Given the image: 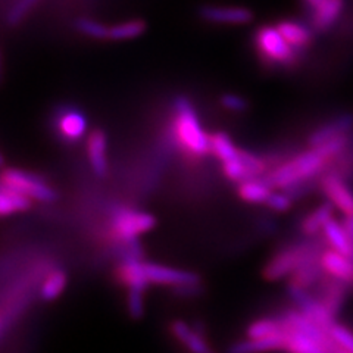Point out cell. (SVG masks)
<instances>
[{
  "label": "cell",
  "mask_w": 353,
  "mask_h": 353,
  "mask_svg": "<svg viewBox=\"0 0 353 353\" xmlns=\"http://www.w3.org/2000/svg\"><path fill=\"white\" fill-rule=\"evenodd\" d=\"M117 275L125 287H143V289H148L150 284L168 285L172 289L181 284L201 281V275L193 271L146 262L143 259L123 261L117 270Z\"/></svg>",
  "instance_id": "obj_1"
},
{
  "label": "cell",
  "mask_w": 353,
  "mask_h": 353,
  "mask_svg": "<svg viewBox=\"0 0 353 353\" xmlns=\"http://www.w3.org/2000/svg\"><path fill=\"white\" fill-rule=\"evenodd\" d=\"M330 162L331 159L321 150L311 148L307 152L296 154L292 159L280 163L263 179L271 184L272 189L290 190L311 183L312 179L325 171Z\"/></svg>",
  "instance_id": "obj_2"
},
{
  "label": "cell",
  "mask_w": 353,
  "mask_h": 353,
  "mask_svg": "<svg viewBox=\"0 0 353 353\" xmlns=\"http://www.w3.org/2000/svg\"><path fill=\"white\" fill-rule=\"evenodd\" d=\"M327 249L324 237H306L303 241L293 243V245L283 248L268 261L263 268V277L268 281H279L306 267L309 263L321 261V255Z\"/></svg>",
  "instance_id": "obj_3"
},
{
  "label": "cell",
  "mask_w": 353,
  "mask_h": 353,
  "mask_svg": "<svg viewBox=\"0 0 353 353\" xmlns=\"http://www.w3.org/2000/svg\"><path fill=\"white\" fill-rule=\"evenodd\" d=\"M172 130L176 143L187 154L201 158L211 153V136L206 134L193 103L185 96L174 101Z\"/></svg>",
  "instance_id": "obj_4"
},
{
  "label": "cell",
  "mask_w": 353,
  "mask_h": 353,
  "mask_svg": "<svg viewBox=\"0 0 353 353\" xmlns=\"http://www.w3.org/2000/svg\"><path fill=\"white\" fill-rule=\"evenodd\" d=\"M253 44L259 58L270 65L290 66L297 59V50L287 43L277 26L259 27L255 31Z\"/></svg>",
  "instance_id": "obj_5"
},
{
  "label": "cell",
  "mask_w": 353,
  "mask_h": 353,
  "mask_svg": "<svg viewBox=\"0 0 353 353\" xmlns=\"http://www.w3.org/2000/svg\"><path fill=\"white\" fill-rule=\"evenodd\" d=\"M157 225V218L149 212L130 208H118L110 221V233L117 241L136 240Z\"/></svg>",
  "instance_id": "obj_6"
},
{
  "label": "cell",
  "mask_w": 353,
  "mask_h": 353,
  "mask_svg": "<svg viewBox=\"0 0 353 353\" xmlns=\"http://www.w3.org/2000/svg\"><path fill=\"white\" fill-rule=\"evenodd\" d=\"M2 184L28 196L31 201L43 203L54 202L58 197L53 187L44 181L41 176L24 170L6 168L2 174Z\"/></svg>",
  "instance_id": "obj_7"
},
{
  "label": "cell",
  "mask_w": 353,
  "mask_h": 353,
  "mask_svg": "<svg viewBox=\"0 0 353 353\" xmlns=\"http://www.w3.org/2000/svg\"><path fill=\"white\" fill-rule=\"evenodd\" d=\"M287 290H289V294L296 307L311 319H314V321L318 325H321L324 330L328 331L330 327L337 321V318L327 311V307L312 293V290H306L293 284L287 285Z\"/></svg>",
  "instance_id": "obj_8"
},
{
  "label": "cell",
  "mask_w": 353,
  "mask_h": 353,
  "mask_svg": "<svg viewBox=\"0 0 353 353\" xmlns=\"http://www.w3.org/2000/svg\"><path fill=\"white\" fill-rule=\"evenodd\" d=\"M319 187L327 201L345 216L353 215V190L340 172L324 174L319 180Z\"/></svg>",
  "instance_id": "obj_9"
},
{
  "label": "cell",
  "mask_w": 353,
  "mask_h": 353,
  "mask_svg": "<svg viewBox=\"0 0 353 353\" xmlns=\"http://www.w3.org/2000/svg\"><path fill=\"white\" fill-rule=\"evenodd\" d=\"M267 170V162L258 154L246 150H240L239 157L233 161L223 163V172L228 180L234 183H243L250 179H256Z\"/></svg>",
  "instance_id": "obj_10"
},
{
  "label": "cell",
  "mask_w": 353,
  "mask_h": 353,
  "mask_svg": "<svg viewBox=\"0 0 353 353\" xmlns=\"http://www.w3.org/2000/svg\"><path fill=\"white\" fill-rule=\"evenodd\" d=\"M350 290L352 287H349L346 283L325 274L323 280L314 287L312 293L323 302V305L327 307V311L337 318Z\"/></svg>",
  "instance_id": "obj_11"
},
{
  "label": "cell",
  "mask_w": 353,
  "mask_h": 353,
  "mask_svg": "<svg viewBox=\"0 0 353 353\" xmlns=\"http://www.w3.org/2000/svg\"><path fill=\"white\" fill-rule=\"evenodd\" d=\"M199 14L205 21L221 26H246L253 21V12L245 6L206 5L201 8Z\"/></svg>",
  "instance_id": "obj_12"
},
{
  "label": "cell",
  "mask_w": 353,
  "mask_h": 353,
  "mask_svg": "<svg viewBox=\"0 0 353 353\" xmlns=\"http://www.w3.org/2000/svg\"><path fill=\"white\" fill-rule=\"evenodd\" d=\"M54 125H57L61 139L75 143L87 134L88 123L81 110L75 108H66L58 114L57 119H54Z\"/></svg>",
  "instance_id": "obj_13"
},
{
  "label": "cell",
  "mask_w": 353,
  "mask_h": 353,
  "mask_svg": "<svg viewBox=\"0 0 353 353\" xmlns=\"http://www.w3.org/2000/svg\"><path fill=\"white\" fill-rule=\"evenodd\" d=\"M336 350V346L305 334L302 331L285 328V340L283 346V352L285 353H334Z\"/></svg>",
  "instance_id": "obj_14"
},
{
  "label": "cell",
  "mask_w": 353,
  "mask_h": 353,
  "mask_svg": "<svg viewBox=\"0 0 353 353\" xmlns=\"http://www.w3.org/2000/svg\"><path fill=\"white\" fill-rule=\"evenodd\" d=\"M170 333L190 353H211V347L208 345L205 334L183 319H174L170 324Z\"/></svg>",
  "instance_id": "obj_15"
},
{
  "label": "cell",
  "mask_w": 353,
  "mask_h": 353,
  "mask_svg": "<svg viewBox=\"0 0 353 353\" xmlns=\"http://www.w3.org/2000/svg\"><path fill=\"white\" fill-rule=\"evenodd\" d=\"M321 267L325 274L331 275L340 281L346 283L353 289V259L352 256L343 255L336 250L325 249L321 255Z\"/></svg>",
  "instance_id": "obj_16"
},
{
  "label": "cell",
  "mask_w": 353,
  "mask_h": 353,
  "mask_svg": "<svg viewBox=\"0 0 353 353\" xmlns=\"http://www.w3.org/2000/svg\"><path fill=\"white\" fill-rule=\"evenodd\" d=\"M87 159L97 176L108 174V139L102 130H93L87 136Z\"/></svg>",
  "instance_id": "obj_17"
},
{
  "label": "cell",
  "mask_w": 353,
  "mask_h": 353,
  "mask_svg": "<svg viewBox=\"0 0 353 353\" xmlns=\"http://www.w3.org/2000/svg\"><path fill=\"white\" fill-rule=\"evenodd\" d=\"M352 130H353V115H341L316 128L312 134L309 136V146L318 148L321 145H325V143L331 140L349 136Z\"/></svg>",
  "instance_id": "obj_18"
},
{
  "label": "cell",
  "mask_w": 353,
  "mask_h": 353,
  "mask_svg": "<svg viewBox=\"0 0 353 353\" xmlns=\"http://www.w3.org/2000/svg\"><path fill=\"white\" fill-rule=\"evenodd\" d=\"M285 340V328L281 333L272 334L268 337H259V339H252L248 337L245 340L236 341V343L231 345L227 350V353H267L274 350H283Z\"/></svg>",
  "instance_id": "obj_19"
},
{
  "label": "cell",
  "mask_w": 353,
  "mask_h": 353,
  "mask_svg": "<svg viewBox=\"0 0 353 353\" xmlns=\"http://www.w3.org/2000/svg\"><path fill=\"white\" fill-rule=\"evenodd\" d=\"M279 31L283 34V37L287 40V43L296 50H302L307 48L312 41V30L306 24L296 19H283L279 21L277 24Z\"/></svg>",
  "instance_id": "obj_20"
},
{
  "label": "cell",
  "mask_w": 353,
  "mask_h": 353,
  "mask_svg": "<svg viewBox=\"0 0 353 353\" xmlns=\"http://www.w3.org/2000/svg\"><path fill=\"white\" fill-rule=\"evenodd\" d=\"M345 9V0H324L311 14V24L316 31H327L333 27Z\"/></svg>",
  "instance_id": "obj_21"
},
{
  "label": "cell",
  "mask_w": 353,
  "mask_h": 353,
  "mask_svg": "<svg viewBox=\"0 0 353 353\" xmlns=\"http://www.w3.org/2000/svg\"><path fill=\"white\" fill-rule=\"evenodd\" d=\"M321 236L324 237L328 249L350 256V253H352L350 240H349V236L346 233V228H345L343 223H340V221H337L334 216H331L327 221V224L324 225Z\"/></svg>",
  "instance_id": "obj_22"
},
{
  "label": "cell",
  "mask_w": 353,
  "mask_h": 353,
  "mask_svg": "<svg viewBox=\"0 0 353 353\" xmlns=\"http://www.w3.org/2000/svg\"><path fill=\"white\" fill-rule=\"evenodd\" d=\"M334 206L328 201L316 206L314 211L309 212L302 221H301V233L305 237H315L323 233V228L327 224V221L333 216Z\"/></svg>",
  "instance_id": "obj_23"
},
{
  "label": "cell",
  "mask_w": 353,
  "mask_h": 353,
  "mask_svg": "<svg viewBox=\"0 0 353 353\" xmlns=\"http://www.w3.org/2000/svg\"><path fill=\"white\" fill-rule=\"evenodd\" d=\"M272 190L274 189L267 180L256 176V179H250L240 183L237 193L243 202L253 203V205H259V203L265 205Z\"/></svg>",
  "instance_id": "obj_24"
},
{
  "label": "cell",
  "mask_w": 353,
  "mask_h": 353,
  "mask_svg": "<svg viewBox=\"0 0 353 353\" xmlns=\"http://www.w3.org/2000/svg\"><path fill=\"white\" fill-rule=\"evenodd\" d=\"M31 199L21 192L10 189L5 184L0 187V215L2 216L26 212L31 208Z\"/></svg>",
  "instance_id": "obj_25"
},
{
  "label": "cell",
  "mask_w": 353,
  "mask_h": 353,
  "mask_svg": "<svg viewBox=\"0 0 353 353\" xmlns=\"http://www.w3.org/2000/svg\"><path fill=\"white\" fill-rule=\"evenodd\" d=\"M66 284H68V275H66V272L63 270H53L43 280L39 290V297L43 302L57 301L66 289Z\"/></svg>",
  "instance_id": "obj_26"
},
{
  "label": "cell",
  "mask_w": 353,
  "mask_h": 353,
  "mask_svg": "<svg viewBox=\"0 0 353 353\" xmlns=\"http://www.w3.org/2000/svg\"><path fill=\"white\" fill-rule=\"evenodd\" d=\"M146 31V22L143 19H127L110 26L108 30L109 41H128L140 37Z\"/></svg>",
  "instance_id": "obj_27"
},
{
  "label": "cell",
  "mask_w": 353,
  "mask_h": 353,
  "mask_svg": "<svg viewBox=\"0 0 353 353\" xmlns=\"http://www.w3.org/2000/svg\"><path fill=\"white\" fill-rule=\"evenodd\" d=\"M241 149H239L234 141L223 131H216L211 136V153L221 162L225 163L239 157Z\"/></svg>",
  "instance_id": "obj_28"
},
{
  "label": "cell",
  "mask_w": 353,
  "mask_h": 353,
  "mask_svg": "<svg viewBox=\"0 0 353 353\" xmlns=\"http://www.w3.org/2000/svg\"><path fill=\"white\" fill-rule=\"evenodd\" d=\"M324 275H325V271L321 267V262L309 263L306 267L297 270L292 275L289 284L302 287V289H306V290H312L314 287L323 280Z\"/></svg>",
  "instance_id": "obj_29"
},
{
  "label": "cell",
  "mask_w": 353,
  "mask_h": 353,
  "mask_svg": "<svg viewBox=\"0 0 353 353\" xmlns=\"http://www.w3.org/2000/svg\"><path fill=\"white\" fill-rule=\"evenodd\" d=\"M284 330L283 323L280 321V318H262L253 321L248 330H246V336L252 339H259V337H268L272 334L281 333Z\"/></svg>",
  "instance_id": "obj_30"
},
{
  "label": "cell",
  "mask_w": 353,
  "mask_h": 353,
  "mask_svg": "<svg viewBox=\"0 0 353 353\" xmlns=\"http://www.w3.org/2000/svg\"><path fill=\"white\" fill-rule=\"evenodd\" d=\"M75 30L80 32V34L93 39V40H101L106 41L108 40V30L109 27L105 26L103 22H99L93 18H87L81 17L75 21Z\"/></svg>",
  "instance_id": "obj_31"
},
{
  "label": "cell",
  "mask_w": 353,
  "mask_h": 353,
  "mask_svg": "<svg viewBox=\"0 0 353 353\" xmlns=\"http://www.w3.org/2000/svg\"><path fill=\"white\" fill-rule=\"evenodd\" d=\"M145 292L143 287H127V312L132 319L145 315Z\"/></svg>",
  "instance_id": "obj_32"
},
{
  "label": "cell",
  "mask_w": 353,
  "mask_h": 353,
  "mask_svg": "<svg viewBox=\"0 0 353 353\" xmlns=\"http://www.w3.org/2000/svg\"><path fill=\"white\" fill-rule=\"evenodd\" d=\"M328 334L337 349L353 353V331L352 330L336 321L330 327Z\"/></svg>",
  "instance_id": "obj_33"
},
{
  "label": "cell",
  "mask_w": 353,
  "mask_h": 353,
  "mask_svg": "<svg viewBox=\"0 0 353 353\" xmlns=\"http://www.w3.org/2000/svg\"><path fill=\"white\" fill-rule=\"evenodd\" d=\"M39 2L40 0H15V3L10 6L8 12V24L18 26Z\"/></svg>",
  "instance_id": "obj_34"
},
{
  "label": "cell",
  "mask_w": 353,
  "mask_h": 353,
  "mask_svg": "<svg viewBox=\"0 0 353 353\" xmlns=\"http://www.w3.org/2000/svg\"><path fill=\"white\" fill-rule=\"evenodd\" d=\"M294 199L292 194L285 190H272L270 197L265 202V206H268L271 211L275 212H287L292 208Z\"/></svg>",
  "instance_id": "obj_35"
},
{
  "label": "cell",
  "mask_w": 353,
  "mask_h": 353,
  "mask_svg": "<svg viewBox=\"0 0 353 353\" xmlns=\"http://www.w3.org/2000/svg\"><path fill=\"white\" fill-rule=\"evenodd\" d=\"M221 105H223L224 109L230 110L233 114H240L245 112L248 109V101L243 96L236 94V93H225L223 97H221Z\"/></svg>",
  "instance_id": "obj_36"
},
{
  "label": "cell",
  "mask_w": 353,
  "mask_h": 353,
  "mask_svg": "<svg viewBox=\"0 0 353 353\" xmlns=\"http://www.w3.org/2000/svg\"><path fill=\"white\" fill-rule=\"evenodd\" d=\"M171 290H172V293L176 297H184V299H190V297H197V296H201L203 293L201 281L176 285V287H172Z\"/></svg>",
  "instance_id": "obj_37"
},
{
  "label": "cell",
  "mask_w": 353,
  "mask_h": 353,
  "mask_svg": "<svg viewBox=\"0 0 353 353\" xmlns=\"http://www.w3.org/2000/svg\"><path fill=\"white\" fill-rule=\"evenodd\" d=\"M343 225H345V228H346V233H347L349 240H350V249H352L350 256H352V259H353V215L345 216Z\"/></svg>",
  "instance_id": "obj_38"
},
{
  "label": "cell",
  "mask_w": 353,
  "mask_h": 353,
  "mask_svg": "<svg viewBox=\"0 0 353 353\" xmlns=\"http://www.w3.org/2000/svg\"><path fill=\"white\" fill-rule=\"evenodd\" d=\"M302 2L306 6V9L309 10V14H311L315 8H318L319 5L324 2V0H302Z\"/></svg>",
  "instance_id": "obj_39"
},
{
  "label": "cell",
  "mask_w": 353,
  "mask_h": 353,
  "mask_svg": "<svg viewBox=\"0 0 353 353\" xmlns=\"http://www.w3.org/2000/svg\"><path fill=\"white\" fill-rule=\"evenodd\" d=\"M334 353H349V352H346V350H341V349H337Z\"/></svg>",
  "instance_id": "obj_40"
}]
</instances>
